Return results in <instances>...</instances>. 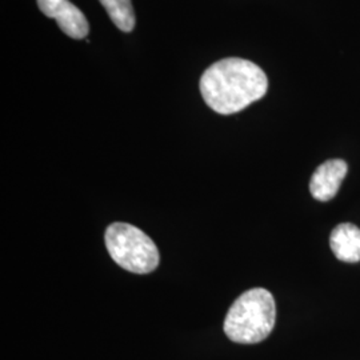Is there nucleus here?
I'll list each match as a JSON object with an SVG mask.
<instances>
[{"instance_id":"1","label":"nucleus","mask_w":360,"mask_h":360,"mask_svg":"<svg viewBox=\"0 0 360 360\" xmlns=\"http://www.w3.org/2000/svg\"><path fill=\"white\" fill-rule=\"evenodd\" d=\"M269 79L259 65L227 58L210 65L200 77V92L207 105L220 115L236 114L262 99Z\"/></svg>"},{"instance_id":"2","label":"nucleus","mask_w":360,"mask_h":360,"mask_svg":"<svg viewBox=\"0 0 360 360\" xmlns=\"http://www.w3.org/2000/svg\"><path fill=\"white\" fill-rule=\"evenodd\" d=\"M276 306L266 288H252L239 296L224 319V334L240 345L263 342L275 327Z\"/></svg>"},{"instance_id":"3","label":"nucleus","mask_w":360,"mask_h":360,"mask_svg":"<svg viewBox=\"0 0 360 360\" xmlns=\"http://www.w3.org/2000/svg\"><path fill=\"white\" fill-rule=\"evenodd\" d=\"M110 257L122 269L134 274H148L159 266V251L142 230L129 223H112L104 233Z\"/></svg>"},{"instance_id":"4","label":"nucleus","mask_w":360,"mask_h":360,"mask_svg":"<svg viewBox=\"0 0 360 360\" xmlns=\"http://www.w3.org/2000/svg\"><path fill=\"white\" fill-rule=\"evenodd\" d=\"M39 8L47 18L55 19L59 28L70 38L84 39L90 32L89 22L70 0H38Z\"/></svg>"},{"instance_id":"5","label":"nucleus","mask_w":360,"mask_h":360,"mask_svg":"<svg viewBox=\"0 0 360 360\" xmlns=\"http://www.w3.org/2000/svg\"><path fill=\"white\" fill-rule=\"evenodd\" d=\"M347 163L342 159H331L324 162L315 169L311 181L309 191L319 202H328L339 191L340 184L347 175Z\"/></svg>"},{"instance_id":"6","label":"nucleus","mask_w":360,"mask_h":360,"mask_svg":"<svg viewBox=\"0 0 360 360\" xmlns=\"http://www.w3.org/2000/svg\"><path fill=\"white\" fill-rule=\"evenodd\" d=\"M330 245L339 260L356 263L360 260V229L351 223L336 226L330 236Z\"/></svg>"},{"instance_id":"7","label":"nucleus","mask_w":360,"mask_h":360,"mask_svg":"<svg viewBox=\"0 0 360 360\" xmlns=\"http://www.w3.org/2000/svg\"><path fill=\"white\" fill-rule=\"evenodd\" d=\"M110 19L120 31L131 32L135 28V13L131 0H99Z\"/></svg>"}]
</instances>
